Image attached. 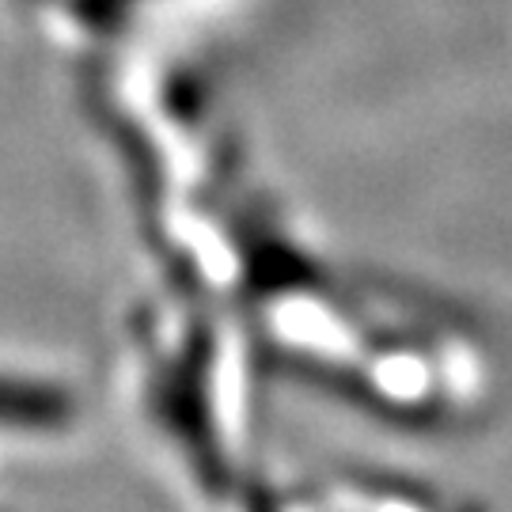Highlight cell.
Masks as SVG:
<instances>
[{"mask_svg": "<svg viewBox=\"0 0 512 512\" xmlns=\"http://www.w3.org/2000/svg\"><path fill=\"white\" fill-rule=\"evenodd\" d=\"M338 512H459L440 505L433 490L399 475L342 471L323 486Z\"/></svg>", "mask_w": 512, "mask_h": 512, "instance_id": "2", "label": "cell"}, {"mask_svg": "<svg viewBox=\"0 0 512 512\" xmlns=\"http://www.w3.org/2000/svg\"><path fill=\"white\" fill-rule=\"evenodd\" d=\"M0 512H16V509H8V505H0Z\"/></svg>", "mask_w": 512, "mask_h": 512, "instance_id": "3", "label": "cell"}, {"mask_svg": "<svg viewBox=\"0 0 512 512\" xmlns=\"http://www.w3.org/2000/svg\"><path fill=\"white\" fill-rule=\"evenodd\" d=\"M137 414L205 512H243L258 490L251 406L205 311H145L133 334Z\"/></svg>", "mask_w": 512, "mask_h": 512, "instance_id": "1", "label": "cell"}]
</instances>
